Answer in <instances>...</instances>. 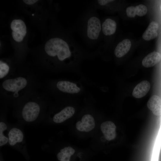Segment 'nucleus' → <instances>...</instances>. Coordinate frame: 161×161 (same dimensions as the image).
<instances>
[{
  "mask_svg": "<svg viewBox=\"0 0 161 161\" xmlns=\"http://www.w3.org/2000/svg\"><path fill=\"white\" fill-rule=\"evenodd\" d=\"M97 10L91 2L78 22L79 34L86 44L90 47L97 45L101 38V21Z\"/></svg>",
  "mask_w": 161,
  "mask_h": 161,
  "instance_id": "f257e3e1",
  "label": "nucleus"
},
{
  "mask_svg": "<svg viewBox=\"0 0 161 161\" xmlns=\"http://www.w3.org/2000/svg\"><path fill=\"white\" fill-rule=\"evenodd\" d=\"M40 107L37 103L29 102L24 106L22 112V117L26 122H30L35 120L40 112Z\"/></svg>",
  "mask_w": 161,
  "mask_h": 161,
  "instance_id": "f03ea898",
  "label": "nucleus"
},
{
  "mask_svg": "<svg viewBox=\"0 0 161 161\" xmlns=\"http://www.w3.org/2000/svg\"><path fill=\"white\" fill-rule=\"evenodd\" d=\"M95 122L93 116L89 114L83 115L80 119L75 124L76 129L82 132H89L92 131L95 127Z\"/></svg>",
  "mask_w": 161,
  "mask_h": 161,
  "instance_id": "7ed1b4c3",
  "label": "nucleus"
},
{
  "mask_svg": "<svg viewBox=\"0 0 161 161\" xmlns=\"http://www.w3.org/2000/svg\"><path fill=\"white\" fill-rule=\"evenodd\" d=\"M13 39L17 42L22 41L27 33L26 27L24 22L20 19L13 20L10 24Z\"/></svg>",
  "mask_w": 161,
  "mask_h": 161,
  "instance_id": "20e7f679",
  "label": "nucleus"
},
{
  "mask_svg": "<svg viewBox=\"0 0 161 161\" xmlns=\"http://www.w3.org/2000/svg\"><path fill=\"white\" fill-rule=\"evenodd\" d=\"M27 83V81L25 78L19 77L5 80L2 83V86L7 91L18 94V92L24 88Z\"/></svg>",
  "mask_w": 161,
  "mask_h": 161,
  "instance_id": "39448f33",
  "label": "nucleus"
},
{
  "mask_svg": "<svg viewBox=\"0 0 161 161\" xmlns=\"http://www.w3.org/2000/svg\"><path fill=\"white\" fill-rule=\"evenodd\" d=\"M100 129L103 137L108 141L114 140L116 137V126L112 121H107L103 122Z\"/></svg>",
  "mask_w": 161,
  "mask_h": 161,
  "instance_id": "423d86ee",
  "label": "nucleus"
},
{
  "mask_svg": "<svg viewBox=\"0 0 161 161\" xmlns=\"http://www.w3.org/2000/svg\"><path fill=\"white\" fill-rule=\"evenodd\" d=\"M117 28V24L114 19L107 18L101 21V36L110 37L115 33Z\"/></svg>",
  "mask_w": 161,
  "mask_h": 161,
  "instance_id": "0eeeda50",
  "label": "nucleus"
},
{
  "mask_svg": "<svg viewBox=\"0 0 161 161\" xmlns=\"http://www.w3.org/2000/svg\"><path fill=\"white\" fill-rule=\"evenodd\" d=\"M75 112V109L73 107L66 106L54 115L53 121L56 123H62L72 117Z\"/></svg>",
  "mask_w": 161,
  "mask_h": 161,
  "instance_id": "6e6552de",
  "label": "nucleus"
},
{
  "mask_svg": "<svg viewBox=\"0 0 161 161\" xmlns=\"http://www.w3.org/2000/svg\"><path fill=\"white\" fill-rule=\"evenodd\" d=\"M56 86L60 91L71 94H76L80 92L81 89L75 83L66 80H61L57 83Z\"/></svg>",
  "mask_w": 161,
  "mask_h": 161,
  "instance_id": "1a4fd4ad",
  "label": "nucleus"
},
{
  "mask_svg": "<svg viewBox=\"0 0 161 161\" xmlns=\"http://www.w3.org/2000/svg\"><path fill=\"white\" fill-rule=\"evenodd\" d=\"M150 84L147 80L142 81L134 89L132 95L135 98H140L145 96L149 91Z\"/></svg>",
  "mask_w": 161,
  "mask_h": 161,
  "instance_id": "9d476101",
  "label": "nucleus"
},
{
  "mask_svg": "<svg viewBox=\"0 0 161 161\" xmlns=\"http://www.w3.org/2000/svg\"><path fill=\"white\" fill-rule=\"evenodd\" d=\"M148 108L155 115H161V98L158 95L152 96L147 103Z\"/></svg>",
  "mask_w": 161,
  "mask_h": 161,
  "instance_id": "9b49d317",
  "label": "nucleus"
},
{
  "mask_svg": "<svg viewBox=\"0 0 161 161\" xmlns=\"http://www.w3.org/2000/svg\"><path fill=\"white\" fill-rule=\"evenodd\" d=\"M131 46V43L129 39H125L119 42L114 51V55L117 58H121L129 51Z\"/></svg>",
  "mask_w": 161,
  "mask_h": 161,
  "instance_id": "f8f14e48",
  "label": "nucleus"
},
{
  "mask_svg": "<svg viewBox=\"0 0 161 161\" xmlns=\"http://www.w3.org/2000/svg\"><path fill=\"white\" fill-rule=\"evenodd\" d=\"M8 143L12 146H14L17 143L23 141L24 134L22 131L19 129L13 128L9 131L8 134Z\"/></svg>",
  "mask_w": 161,
  "mask_h": 161,
  "instance_id": "ddd939ff",
  "label": "nucleus"
},
{
  "mask_svg": "<svg viewBox=\"0 0 161 161\" xmlns=\"http://www.w3.org/2000/svg\"><path fill=\"white\" fill-rule=\"evenodd\" d=\"M161 59V55L158 52L154 51L149 54L143 59L142 65L145 67H152L159 63Z\"/></svg>",
  "mask_w": 161,
  "mask_h": 161,
  "instance_id": "4468645a",
  "label": "nucleus"
},
{
  "mask_svg": "<svg viewBox=\"0 0 161 161\" xmlns=\"http://www.w3.org/2000/svg\"><path fill=\"white\" fill-rule=\"evenodd\" d=\"M158 23L155 21L151 22L143 34L142 37L146 41H149L156 38L158 35Z\"/></svg>",
  "mask_w": 161,
  "mask_h": 161,
  "instance_id": "2eb2a0df",
  "label": "nucleus"
},
{
  "mask_svg": "<svg viewBox=\"0 0 161 161\" xmlns=\"http://www.w3.org/2000/svg\"><path fill=\"white\" fill-rule=\"evenodd\" d=\"M75 150L72 147L68 146L61 149L57 155L60 161H70L71 157L75 153Z\"/></svg>",
  "mask_w": 161,
  "mask_h": 161,
  "instance_id": "dca6fc26",
  "label": "nucleus"
},
{
  "mask_svg": "<svg viewBox=\"0 0 161 161\" xmlns=\"http://www.w3.org/2000/svg\"><path fill=\"white\" fill-rule=\"evenodd\" d=\"M7 129V126L4 122L0 123V146H2L8 142L9 139L3 134L4 131Z\"/></svg>",
  "mask_w": 161,
  "mask_h": 161,
  "instance_id": "f3484780",
  "label": "nucleus"
},
{
  "mask_svg": "<svg viewBox=\"0 0 161 161\" xmlns=\"http://www.w3.org/2000/svg\"><path fill=\"white\" fill-rule=\"evenodd\" d=\"M135 8L136 15L140 16H143L145 15L148 11L147 7L142 4L135 6Z\"/></svg>",
  "mask_w": 161,
  "mask_h": 161,
  "instance_id": "a211bd4d",
  "label": "nucleus"
},
{
  "mask_svg": "<svg viewBox=\"0 0 161 161\" xmlns=\"http://www.w3.org/2000/svg\"><path fill=\"white\" fill-rule=\"evenodd\" d=\"M9 70L8 66L6 63L0 61V78H2L8 73Z\"/></svg>",
  "mask_w": 161,
  "mask_h": 161,
  "instance_id": "6ab92c4d",
  "label": "nucleus"
},
{
  "mask_svg": "<svg viewBox=\"0 0 161 161\" xmlns=\"http://www.w3.org/2000/svg\"><path fill=\"white\" fill-rule=\"evenodd\" d=\"M126 12L127 16L129 17L133 18L136 15L135 7L133 6H130L127 7Z\"/></svg>",
  "mask_w": 161,
  "mask_h": 161,
  "instance_id": "aec40b11",
  "label": "nucleus"
},
{
  "mask_svg": "<svg viewBox=\"0 0 161 161\" xmlns=\"http://www.w3.org/2000/svg\"><path fill=\"white\" fill-rule=\"evenodd\" d=\"M23 1L26 4L29 5H31L33 4L37 1V0H23Z\"/></svg>",
  "mask_w": 161,
  "mask_h": 161,
  "instance_id": "412c9836",
  "label": "nucleus"
},
{
  "mask_svg": "<svg viewBox=\"0 0 161 161\" xmlns=\"http://www.w3.org/2000/svg\"><path fill=\"white\" fill-rule=\"evenodd\" d=\"M160 10H161V4H160Z\"/></svg>",
  "mask_w": 161,
  "mask_h": 161,
  "instance_id": "4be33fe9",
  "label": "nucleus"
},
{
  "mask_svg": "<svg viewBox=\"0 0 161 161\" xmlns=\"http://www.w3.org/2000/svg\"><path fill=\"white\" fill-rule=\"evenodd\" d=\"M32 16H34V14H32Z\"/></svg>",
  "mask_w": 161,
  "mask_h": 161,
  "instance_id": "5701e85b",
  "label": "nucleus"
}]
</instances>
